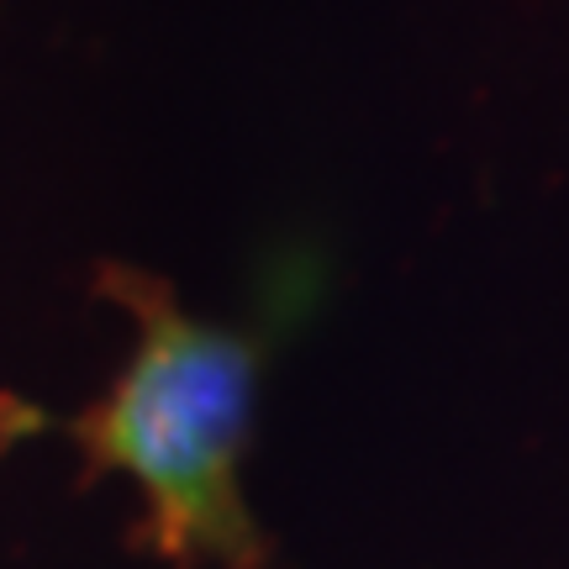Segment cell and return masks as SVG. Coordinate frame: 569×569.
Returning a JSON list of instances; mask_svg holds the SVG:
<instances>
[{"mask_svg":"<svg viewBox=\"0 0 569 569\" xmlns=\"http://www.w3.org/2000/svg\"><path fill=\"white\" fill-rule=\"evenodd\" d=\"M138 343L117 386L80 417H32L84 448L90 475L122 469L142 490V528L163 565H264V532L238 490V453L259 407V343L190 317L169 284L106 269Z\"/></svg>","mask_w":569,"mask_h":569,"instance_id":"6da1fadb","label":"cell"}]
</instances>
